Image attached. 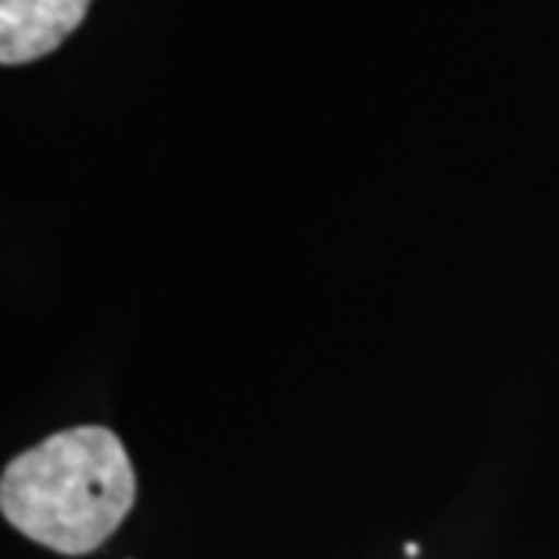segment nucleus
<instances>
[{
    "label": "nucleus",
    "instance_id": "1",
    "mask_svg": "<svg viewBox=\"0 0 559 559\" xmlns=\"http://www.w3.org/2000/svg\"><path fill=\"white\" fill-rule=\"evenodd\" d=\"M138 476L106 426H75L22 451L3 469L0 510L25 538L84 557L131 513Z\"/></svg>",
    "mask_w": 559,
    "mask_h": 559
},
{
    "label": "nucleus",
    "instance_id": "2",
    "mask_svg": "<svg viewBox=\"0 0 559 559\" xmlns=\"http://www.w3.org/2000/svg\"><path fill=\"white\" fill-rule=\"evenodd\" d=\"M87 10L91 0H0V62L22 66L53 53Z\"/></svg>",
    "mask_w": 559,
    "mask_h": 559
},
{
    "label": "nucleus",
    "instance_id": "3",
    "mask_svg": "<svg viewBox=\"0 0 559 559\" xmlns=\"http://www.w3.org/2000/svg\"><path fill=\"white\" fill-rule=\"evenodd\" d=\"M404 554H407V557H417L419 547H417V544H407V547H404Z\"/></svg>",
    "mask_w": 559,
    "mask_h": 559
}]
</instances>
